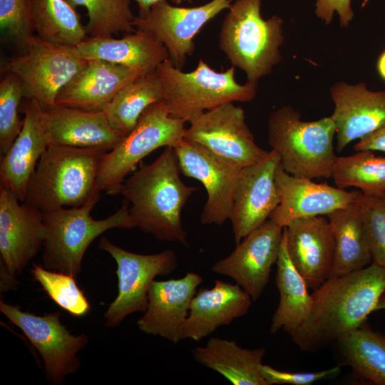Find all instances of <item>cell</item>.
Listing matches in <instances>:
<instances>
[{"label": "cell", "mask_w": 385, "mask_h": 385, "mask_svg": "<svg viewBox=\"0 0 385 385\" xmlns=\"http://www.w3.org/2000/svg\"><path fill=\"white\" fill-rule=\"evenodd\" d=\"M163 100V91L155 72L140 75L122 88L103 110L110 125L127 135L150 105Z\"/></svg>", "instance_id": "4dcf8cb0"}, {"label": "cell", "mask_w": 385, "mask_h": 385, "mask_svg": "<svg viewBox=\"0 0 385 385\" xmlns=\"http://www.w3.org/2000/svg\"><path fill=\"white\" fill-rule=\"evenodd\" d=\"M262 0H235L228 8L220 31L219 46L234 67L257 86L281 58L283 20L277 15L264 19Z\"/></svg>", "instance_id": "277c9868"}, {"label": "cell", "mask_w": 385, "mask_h": 385, "mask_svg": "<svg viewBox=\"0 0 385 385\" xmlns=\"http://www.w3.org/2000/svg\"><path fill=\"white\" fill-rule=\"evenodd\" d=\"M327 217L334 240L330 277L355 272L371 264L364 222L354 202L334 210Z\"/></svg>", "instance_id": "f1b7e54d"}, {"label": "cell", "mask_w": 385, "mask_h": 385, "mask_svg": "<svg viewBox=\"0 0 385 385\" xmlns=\"http://www.w3.org/2000/svg\"><path fill=\"white\" fill-rule=\"evenodd\" d=\"M232 0H211L195 7H178L167 0L153 5L144 16H135L137 30L149 33L167 48L173 64L181 68L195 50L194 38L212 19L228 9Z\"/></svg>", "instance_id": "4fadbf2b"}, {"label": "cell", "mask_w": 385, "mask_h": 385, "mask_svg": "<svg viewBox=\"0 0 385 385\" xmlns=\"http://www.w3.org/2000/svg\"><path fill=\"white\" fill-rule=\"evenodd\" d=\"M315 14L327 25L329 24L337 12L339 17L341 27H348L354 18L351 0H317Z\"/></svg>", "instance_id": "ab89813d"}, {"label": "cell", "mask_w": 385, "mask_h": 385, "mask_svg": "<svg viewBox=\"0 0 385 385\" xmlns=\"http://www.w3.org/2000/svg\"><path fill=\"white\" fill-rule=\"evenodd\" d=\"M331 178L340 188L354 187L361 192H385V158L376 156L371 150L337 156Z\"/></svg>", "instance_id": "d6a6232c"}, {"label": "cell", "mask_w": 385, "mask_h": 385, "mask_svg": "<svg viewBox=\"0 0 385 385\" xmlns=\"http://www.w3.org/2000/svg\"><path fill=\"white\" fill-rule=\"evenodd\" d=\"M369 0H364L362 6H365V4L368 2Z\"/></svg>", "instance_id": "bcb514c9"}, {"label": "cell", "mask_w": 385, "mask_h": 385, "mask_svg": "<svg viewBox=\"0 0 385 385\" xmlns=\"http://www.w3.org/2000/svg\"><path fill=\"white\" fill-rule=\"evenodd\" d=\"M185 123L172 116L163 101L148 107L133 129L105 154L97 178L99 190L119 194L126 176L145 156L161 147L175 148L184 139Z\"/></svg>", "instance_id": "ba28073f"}, {"label": "cell", "mask_w": 385, "mask_h": 385, "mask_svg": "<svg viewBox=\"0 0 385 385\" xmlns=\"http://www.w3.org/2000/svg\"><path fill=\"white\" fill-rule=\"evenodd\" d=\"M23 96L19 78L8 71L0 81V153L4 155L11 148L23 126L24 119L18 115Z\"/></svg>", "instance_id": "8d00e7d4"}, {"label": "cell", "mask_w": 385, "mask_h": 385, "mask_svg": "<svg viewBox=\"0 0 385 385\" xmlns=\"http://www.w3.org/2000/svg\"><path fill=\"white\" fill-rule=\"evenodd\" d=\"M174 149L181 173L197 180L206 190L201 223L222 225L229 220L242 168L185 138Z\"/></svg>", "instance_id": "5bb4252c"}, {"label": "cell", "mask_w": 385, "mask_h": 385, "mask_svg": "<svg viewBox=\"0 0 385 385\" xmlns=\"http://www.w3.org/2000/svg\"><path fill=\"white\" fill-rule=\"evenodd\" d=\"M287 252L309 288L328 279L334 257V240L327 217L299 218L284 227Z\"/></svg>", "instance_id": "ffe728a7"}, {"label": "cell", "mask_w": 385, "mask_h": 385, "mask_svg": "<svg viewBox=\"0 0 385 385\" xmlns=\"http://www.w3.org/2000/svg\"><path fill=\"white\" fill-rule=\"evenodd\" d=\"M336 344L342 365L351 368L359 380L385 385V334L373 330L366 322L345 334Z\"/></svg>", "instance_id": "f546056e"}, {"label": "cell", "mask_w": 385, "mask_h": 385, "mask_svg": "<svg viewBox=\"0 0 385 385\" xmlns=\"http://www.w3.org/2000/svg\"><path fill=\"white\" fill-rule=\"evenodd\" d=\"M354 204L364 222L372 263L385 269V192L359 190Z\"/></svg>", "instance_id": "d590c367"}, {"label": "cell", "mask_w": 385, "mask_h": 385, "mask_svg": "<svg viewBox=\"0 0 385 385\" xmlns=\"http://www.w3.org/2000/svg\"><path fill=\"white\" fill-rule=\"evenodd\" d=\"M340 371V365L316 372H292L276 369L269 365L262 366V373L267 385H310L319 380L336 377Z\"/></svg>", "instance_id": "f35d334b"}, {"label": "cell", "mask_w": 385, "mask_h": 385, "mask_svg": "<svg viewBox=\"0 0 385 385\" xmlns=\"http://www.w3.org/2000/svg\"><path fill=\"white\" fill-rule=\"evenodd\" d=\"M279 164L278 154L271 150L241 168L229 217L236 245L267 220L279 205L275 174Z\"/></svg>", "instance_id": "2e32d148"}, {"label": "cell", "mask_w": 385, "mask_h": 385, "mask_svg": "<svg viewBox=\"0 0 385 385\" xmlns=\"http://www.w3.org/2000/svg\"><path fill=\"white\" fill-rule=\"evenodd\" d=\"M0 29L24 52L36 32L33 0H0Z\"/></svg>", "instance_id": "74e56055"}, {"label": "cell", "mask_w": 385, "mask_h": 385, "mask_svg": "<svg viewBox=\"0 0 385 385\" xmlns=\"http://www.w3.org/2000/svg\"><path fill=\"white\" fill-rule=\"evenodd\" d=\"M265 352L262 347L242 348L234 340L220 337H212L192 351L196 361L234 385H267L262 373Z\"/></svg>", "instance_id": "4316f807"}, {"label": "cell", "mask_w": 385, "mask_h": 385, "mask_svg": "<svg viewBox=\"0 0 385 385\" xmlns=\"http://www.w3.org/2000/svg\"><path fill=\"white\" fill-rule=\"evenodd\" d=\"M136 2L138 7V16H144L150 10V7L155 4L163 0H133ZM176 2H180L183 0H173Z\"/></svg>", "instance_id": "7bdbcfd3"}, {"label": "cell", "mask_w": 385, "mask_h": 385, "mask_svg": "<svg viewBox=\"0 0 385 385\" xmlns=\"http://www.w3.org/2000/svg\"><path fill=\"white\" fill-rule=\"evenodd\" d=\"M385 309V289L383 292L376 306V310Z\"/></svg>", "instance_id": "f6af8a7d"}, {"label": "cell", "mask_w": 385, "mask_h": 385, "mask_svg": "<svg viewBox=\"0 0 385 385\" xmlns=\"http://www.w3.org/2000/svg\"><path fill=\"white\" fill-rule=\"evenodd\" d=\"M45 237L43 212L0 187V262L11 274L21 273Z\"/></svg>", "instance_id": "e0dca14e"}, {"label": "cell", "mask_w": 385, "mask_h": 385, "mask_svg": "<svg viewBox=\"0 0 385 385\" xmlns=\"http://www.w3.org/2000/svg\"><path fill=\"white\" fill-rule=\"evenodd\" d=\"M31 272L59 307L74 317H83L90 310V304L71 274L48 270L34 264Z\"/></svg>", "instance_id": "e575fe53"}, {"label": "cell", "mask_w": 385, "mask_h": 385, "mask_svg": "<svg viewBox=\"0 0 385 385\" xmlns=\"http://www.w3.org/2000/svg\"><path fill=\"white\" fill-rule=\"evenodd\" d=\"M71 46L54 44L35 35L26 50L8 61L7 71L21 81L23 96L36 100L43 110L56 105V98L88 63Z\"/></svg>", "instance_id": "9c48e42d"}, {"label": "cell", "mask_w": 385, "mask_h": 385, "mask_svg": "<svg viewBox=\"0 0 385 385\" xmlns=\"http://www.w3.org/2000/svg\"><path fill=\"white\" fill-rule=\"evenodd\" d=\"M180 171L175 149L168 146L125 180L119 194L130 204L127 229L138 227L158 240L188 245L181 212L198 188L185 185Z\"/></svg>", "instance_id": "7a4b0ae2"}, {"label": "cell", "mask_w": 385, "mask_h": 385, "mask_svg": "<svg viewBox=\"0 0 385 385\" xmlns=\"http://www.w3.org/2000/svg\"><path fill=\"white\" fill-rule=\"evenodd\" d=\"M283 227L270 219L246 235L226 257L212 266L214 273L235 280L257 301L270 280L283 237Z\"/></svg>", "instance_id": "9a60e30c"}, {"label": "cell", "mask_w": 385, "mask_h": 385, "mask_svg": "<svg viewBox=\"0 0 385 385\" xmlns=\"http://www.w3.org/2000/svg\"><path fill=\"white\" fill-rule=\"evenodd\" d=\"M72 51L86 60H102L131 68L141 74L155 71L170 56L165 46L148 32L137 30L121 38L88 36Z\"/></svg>", "instance_id": "484cf974"}, {"label": "cell", "mask_w": 385, "mask_h": 385, "mask_svg": "<svg viewBox=\"0 0 385 385\" xmlns=\"http://www.w3.org/2000/svg\"><path fill=\"white\" fill-rule=\"evenodd\" d=\"M98 248L108 252L117 265L118 294L105 312V324L114 327L133 312H144L148 291L155 278L167 276L177 267L175 253L165 250L150 255L128 251L103 237Z\"/></svg>", "instance_id": "30bf717a"}, {"label": "cell", "mask_w": 385, "mask_h": 385, "mask_svg": "<svg viewBox=\"0 0 385 385\" xmlns=\"http://www.w3.org/2000/svg\"><path fill=\"white\" fill-rule=\"evenodd\" d=\"M385 289V269L371 263L359 270L329 277L313 294L311 312L291 336L308 353L316 352L360 327L376 310Z\"/></svg>", "instance_id": "6da1fadb"}, {"label": "cell", "mask_w": 385, "mask_h": 385, "mask_svg": "<svg viewBox=\"0 0 385 385\" xmlns=\"http://www.w3.org/2000/svg\"><path fill=\"white\" fill-rule=\"evenodd\" d=\"M276 265L275 282L279 301L271 319L270 332L275 334L282 329L291 337L309 316L313 298L307 282L289 258L284 229Z\"/></svg>", "instance_id": "83f0119b"}, {"label": "cell", "mask_w": 385, "mask_h": 385, "mask_svg": "<svg viewBox=\"0 0 385 385\" xmlns=\"http://www.w3.org/2000/svg\"><path fill=\"white\" fill-rule=\"evenodd\" d=\"M51 145L113 149L125 135L115 130L103 111H93L61 105L43 110Z\"/></svg>", "instance_id": "d4e9b609"}, {"label": "cell", "mask_w": 385, "mask_h": 385, "mask_svg": "<svg viewBox=\"0 0 385 385\" xmlns=\"http://www.w3.org/2000/svg\"><path fill=\"white\" fill-rule=\"evenodd\" d=\"M0 311L23 332L38 351L50 384L60 385L68 375L78 370L81 362L77 354L88 342V336L83 332L79 335L71 334L62 324L60 312L36 315L1 299Z\"/></svg>", "instance_id": "8fae6325"}, {"label": "cell", "mask_w": 385, "mask_h": 385, "mask_svg": "<svg viewBox=\"0 0 385 385\" xmlns=\"http://www.w3.org/2000/svg\"><path fill=\"white\" fill-rule=\"evenodd\" d=\"M267 128L268 143L287 173L309 179L331 178L337 158V127L331 115L305 121L291 106H284L270 114Z\"/></svg>", "instance_id": "5b68a950"}, {"label": "cell", "mask_w": 385, "mask_h": 385, "mask_svg": "<svg viewBox=\"0 0 385 385\" xmlns=\"http://www.w3.org/2000/svg\"><path fill=\"white\" fill-rule=\"evenodd\" d=\"M18 281L16 276L11 274L6 266L0 262V293H5L17 289Z\"/></svg>", "instance_id": "b9f144b4"}, {"label": "cell", "mask_w": 385, "mask_h": 385, "mask_svg": "<svg viewBox=\"0 0 385 385\" xmlns=\"http://www.w3.org/2000/svg\"><path fill=\"white\" fill-rule=\"evenodd\" d=\"M140 75L143 74L123 65L88 60L59 91L56 104L87 111H103L122 88Z\"/></svg>", "instance_id": "cb8c5ba5"}, {"label": "cell", "mask_w": 385, "mask_h": 385, "mask_svg": "<svg viewBox=\"0 0 385 385\" xmlns=\"http://www.w3.org/2000/svg\"><path fill=\"white\" fill-rule=\"evenodd\" d=\"M376 68L381 78L385 81V50L380 54L377 60Z\"/></svg>", "instance_id": "ee69618b"}, {"label": "cell", "mask_w": 385, "mask_h": 385, "mask_svg": "<svg viewBox=\"0 0 385 385\" xmlns=\"http://www.w3.org/2000/svg\"><path fill=\"white\" fill-rule=\"evenodd\" d=\"M334 104L336 150L341 152L351 141L361 139L385 124V91L369 90L366 83H334L330 88Z\"/></svg>", "instance_id": "44dd1931"}, {"label": "cell", "mask_w": 385, "mask_h": 385, "mask_svg": "<svg viewBox=\"0 0 385 385\" xmlns=\"http://www.w3.org/2000/svg\"><path fill=\"white\" fill-rule=\"evenodd\" d=\"M74 7L83 6L87 11V33L92 37H113L120 33L136 31L135 16L130 0H68Z\"/></svg>", "instance_id": "836d02e7"}, {"label": "cell", "mask_w": 385, "mask_h": 385, "mask_svg": "<svg viewBox=\"0 0 385 385\" xmlns=\"http://www.w3.org/2000/svg\"><path fill=\"white\" fill-rule=\"evenodd\" d=\"M355 151L371 150L385 153V124L374 132L359 139L354 145Z\"/></svg>", "instance_id": "60d3db41"}, {"label": "cell", "mask_w": 385, "mask_h": 385, "mask_svg": "<svg viewBox=\"0 0 385 385\" xmlns=\"http://www.w3.org/2000/svg\"><path fill=\"white\" fill-rule=\"evenodd\" d=\"M202 281L195 272L178 279L154 280L148 291L146 310L137 322L139 330L178 343L192 299Z\"/></svg>", "instance_id": "d6986e66"}, {"label": "cell", "mask_w": 385, "mask_h": 385, "mask_svg": "<svg viewBox=\"0 0 385 385\" xmlns=\"http://www.w3.org/2000/svg\"><path fill=\"white\" fill-rule=\"evenodd\" d=\"M101 197L85 205L64 207L43 214L46 237L42 261L48 270L76 277L82 270L84 255L98 236L113 228L127 229L128 202L113 214L102 220H95L91 212Z\"/></svg>", "instance_id": "52a82bcc"}, {"label": "cell", "mask_w": 385, "mask_h": 385, "mask_svg": "<svg viewBox=\"0 0 385 385\" xmlns=\"http://www.w3.org/2000/svg\"><path fill=\"white\" fill-rule=\"evenodd\" d=\"M108 150L50 145L31 175L25 202L42 212L85 205L101 197L99 168Z\"/></svg>", "instance_id": "3957f363"}, {"label": "cell", "mask_w": 385, "mask_h": 385, "mask_svg": "<svg viewBox=\"0 0 385 385\" xmlns=\"http://www.w3.org/2000/svg\"><path fill=\"white\" fill-rule=\"evenodd\" d=\"M279 203L270 218L284 227L292 221L320 215L354 202L359 190L346 191L326 183L297 177L287 173L279 164L275 174Z\"/></svg>", "instance_id": "ac0fdd59"}, {"label": "cell", "mask_w": 385, "mask_h": 385, "mask_svg": "<svg viewBox=\"0 0 385 385\" xmlns=\"http://www.w3.org/2000/svg\"><path fill=\"white\" fill-rule=\"evenodd\" d=\"M235 68L217 72L200 59L195 69L184 72L170 58L161 63L155 72L162 85L163 101L170 115L189 123L222 104L253 100L257 86L237 83Z\"/></svg>", "instance_id": "8992f818"}, {"label": "cell", "mask_w": 385, "mask_h": 385, "mask_svg": "<svg viewBox=\"0 0 385 385\" xmlns=\"http://www.w3.org/2000/svg\"><path fill=\"white\" fill-rule=\"evenodd\" d=\"M36 33L58 45L75 46L88 37L86 27L68 0H33Z\"/></svg>", "instance_id": "1f68e13d"}, {"label": "cell", "mask_w": 385, "mask_h": 385, "mask_svg": "<svg viewBox=\"0 0 385 385\" xmlns=\"http://www.w3.org/2000/svg\"><path fill=\"white\" fill-rule=\"evenodd\" d=\"M252 299L237 284L217 279L210 288L199 289L192 299L181 340L195 342L210 336L218 328L245 316Z\"/></svg>", "instance_id": "603a6c76"}, {"label": "cell", "mask_w": 385, "mask_h": 385, "mask_svg": "<svg viewBox=\"0 0 385 385\" xmlns=\"http://www.w3.org/2000/svg\"><path fill=\"white\" fill-rule=\"evenodd\" d=\"M23 126L9 150L1 156V187L24 200L28 185L37 163L51 145L43 119V109L34 99H29Z\"/></svg>", "instance_id": "7402d4cb"}, {"label": "cell", "mask_w": 385, "mask_h": 385, "mask_svg": "<svg viewBox=\"0 0 385 385\" xmlns=\"http://www.w3.org/2000/svg\"><path fill=\"white\" fill-rule=\"evenodd\" d=\"M185 139L243 168L261 159L267 151L255 141L244 110L227 103L205 111L189 122Z\"/></svg>", "instance_id": "7c38bea8"}]
</instances>
